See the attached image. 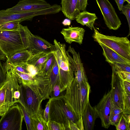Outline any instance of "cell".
<instances>
[{"label":"cell","instance_id":"cell-1","mask_svg":"<svg viewBox=\"0 0 130 130\" xmlns=\"http://www.w3.org/2000/svg\"><path fill=\"white\" fill-rule=\"evenodd\" d=\"M64 97L75 116L83 122L82 114L89 102L90 86L87 77H74L70 85L66 89Z\"/></svg>","mask_w":130,"mask_h":130},{"label":"cell","instance_id":"cell-2","mask_svg":"<svg viewBox=\"0 0 130 130\" xmlns=\"http://www.w3.org/2000/svg\"><path fill=\"white\" fill-rule=\"evenodd\" d=\"M50 99L48 121L63 124L66 130H69L71 122L76 124L79 130H84L83 122L79 120L70 109L64 95Z\"/></svg>","mask_w":130,"mask_h":130},{"label":"cell","instance_id":"cell-3","mask_svg":"<svg viewBox=\"0 0 130 130\" xmlns=\"http://www.w3.org/2000/svg\"><path fill=\"white\" fill-rule=\"evenodd\" d=\"M55 50L53 54L59 69L58 82L60 91L63 92L70 86L74 78V69L70 62L66 50V46L55 39Z\"/></svg>","mask_w":130,"mask_h":130},{"label":"cell","instance_id":"cell-4","mask_svg":"<svg viewBox=\"0 0 130 130\" xmlns=\"http://www.w3.org/2000/svg\"><path fill=\"white\" fill-rule=\"evenodd\" d=\"M25 26L20 24L17 30L0 31V49L7 58L17 52L27 50Z\"/></svg>","mask_w":130,"mask_h":130},{"label":"cell","instance_id":"cell-5","mask_svg":"<svg viewBox=\"0 0 130 130\" xmlns=\"http://www.w3.org/2000/svg\"><path fill=\"white\" fill-rule=\"evenodd\" d=\"M20 103L31 115L38 112L41 108V105L44 100L43 95L35 82L26 85L19 84Z\"/></svg>","mask_w":130,"mask_h":130},{"label":"cell","instance_id":"cell-6","mask_svg":"<svg viewBox=\"0 0 130 130\" xmlns=\"http://www.w3.org/2000/svg\"><path fill=\"white\" fill-rule=\"evenodd\" d=\"M6 72V79L0 88V104L10 107L20 102V85L12 70L9 69Z\"/></svg>","mask_w":130,"mask_h":130},{"label":"cell","instance_id":"cell-7","mask_svg":"<svg viewBox=\"0 0 130 130\" xmlns=\"http://www.w3.org/2000/svg\"><path fill=\"white\" fill-rule=\"evenodd\" d=\"M93 29L92 36L95 41L102 43L130 60V42L127 37L106 35L100 32L94 27Z\"/></svg>","mask_w":130,"mask_h":130},{"label":"cell","instance_id":"cell-8","mask_svg":"<svg viewBox=\"0 0 130 130\" xmlns=\"http://www.w3.org/2000/svg\"><path fill=\"white\" fill-rule=\"evenodd\" d=\"M23 119L18 104L10 107L0 119V130H21Z\"/></svg>","mask_w":130,"mask_h":130},{"label":"cell","instance_id":"cell-9","mask_svg":"<svg viewBox=\"0 0 130 130\" xmlns=\"http://www.w3.org/2000/svg\"><path fill=\"white\" fill-rule=\"evenodd\" d=\"M27 48L32 55L43 52L53 53L55 50L54 45L40 36L32 34L26 26L25 29Z\"/></svg>","mask_w":130,"mask_h":130},{"label":"cell","instance_id":"cell-10","mask_svg":"<svg viewBox=\"0 0 130 130\" xmlns=\"http://www.w3.org/2000/svg\"><path fill=\"white\" fill-rule=\"evenodd\" d=\"M103 17L105 23L110 29L117 30L122 24L114 8L108 0H96Z\"/></svg>","mask_w":130,"mask_h":130},{"label":"cell","instance_id":"cell-11","mask_svg":"<svg viewBox=\"0 0 130 130\" xmlns=\"http://www.w3.org/2000/svg\"><path fill=\"white\" fill-rule=\"evenodd\" d=\"M109 64L112 70L110 90L112 103L123 110L124 80L114 66L112 64Z\"/></svg>","mask_w":130,"mask_h":130},{"label":"cell","instance_id":"cell-12","mask_svg":"<svg viewBox=\"0 0 130 130\" xmlns=\"http://www.w3.org/2000/svg\"><path fill=\"white\" fill-rule=\"evenodd\" d=\"M112 102L110 90L103 95L98 104L94 107L101 119L102 127L108 128L110 126V116Z\"/></svg>","mask_w":130,"mask_h":130},{"label":"cell","instance_id":"cell-13","mask_svg":"<svg viewBox=\"0 0 130 130\" xmlns=\"http://www.w3.org/2000/svg\"><path fill=\"white\" fill-rule=\"evenodd\" d=\"M51 6L44 0H21L14 6L4 10L8 13H19L47 8Z\"/></svg>","mask_w":130,"mask_h":130},{"label":"cell","instance_id":"cell-14","mask_svg":"<svg viewBox=\"0 0 130 130\" xmlns=\"http://www.w3.org/2000/svg\"><path fill=\"white\" fill-rule=\"evenodd\" d=\"M85 29L79 27H69L63 28L60 32L66 41L69 44L75 42L81 44L82 42Z\"/></svg>","mask_w":130,"mask_h":130},{"label":"cell","instance_id":"cell-15","mask_svg":"<svg viewBox=\"0 0 130 130\" xmlns=\"http://www.w3.org/2000/svg\"><path fill=\"white\" fill-rule=\"evenodd\" d=\"M99 117L94 107L92 106L89 102L87 104L82 114V118L84 129H93L95 121Z\"/></svg>","mask_w":130,"mask_h":130},{"label":"cell","instance_id":"cell-16","mask_svg":"<svg viewBox=\"0 0 130 130\" xmlns=\"http://www.w3.org/2000/svg\"><path fill=\"white\" fill-rule=\"evenodd\" d=\"M32 56L31 54L27 50L17 52L8 57L3 65H24L27 63L28 61Z\"/></svg>","mask_w":130,"mask_h":130},{"label":"cell","instance_id":"cell-17","mask_svg":"<svg viewBox=\"0 0 130 130\" xmlns=\"http://www.w3.org/2000/svg\"><path fill=\"white\" fill-rule=\"evenodd\" d=\"M98 43L103 49V54L106 61L109 64L116 63L130 64V60L123 57L102 43Z\"/></svg>","mask_w":130,"mask_h":130},{"label":"cell","instance_id":"cell-18","mask_svg":"<svg viewBox=\"0 0 130 130\" xmlns=\"http://www.w3.org/2000/svg\"><path fill=\"white\" fill-rule=\"evenodd\" d=\"M78 0H61V10L64 16L71 20L75 19L80 12L77 7Z\"/></svg>","mask_w":130,"mask_h":130},{"label":"cell","instance_id":"cell-19","mask_svg":"<svg viewBox=\"0 0 130 130\" xmlns=\"http://www.w3.org/2000/svg\"><path fill=\"white\" fill-rule=\"evenodd\" d=\"M29 20L27 12L17 13H8L4 10H0V26L10 22L17 21L20 22Z\"/></svg>","mask_w":130,"mask_h":130},{"label":"cell","instance_id":"cell-20","mask_svg":"<svg viewBox=\"0 0 130 130\" xmlns=\"http://www.w3.org/2000/svg\"><path fill=\"white\" fill-rule=\"evenodd\" d=\"M53 53L42 52L32 55L27 63L34 66L40 72Z\"/></svg>","mask_w":130,"mask_h":130},{"label":"cell","instance_id":"cell-21","mask_svg":"<svg viewBox=\"0 0 130 130\" xmlns=\"http://www.w3.org/2000/svg\"><path fill=\"white\" fill-rule=\"evenodd\" d=\"M97 19L95 13H91L85 10L79 13L75 19L77 23L83 25H86L92 30L94 27L95 21Z\"/></svg>","mask_w":130,"mask_h":130},{"label":"cell","instance_id":"cell-22","mask_svg":"<svg viewBox=\"0 0 130 130\" xmlns=\"http://www.w3.org/2000/svg\"><path fill=\"white\" fill-rule=\"evenodd\" d=\"M42 108L37 113L31 115L33 130H49L48 122L44 119Z\"/></svg>","mask_w":130,"mask_h":130},{"label":"cell","instance_id":"cell-23","mask_svg":"<svg viewBox=\"0 0 130 130\" xmlns=\"http://www.w3.org/2000/svg\"><path fill=\"white\" fill-rule=\"evenodd\" d=\"M123 113V110L112 103L110 116V125L116 126L118 123Z\"/></svg>","mask_w":130,"mask_h":130},{"label":"cell","instance_id":"cell-24","mask_svg":"<svg viewBox=\"0 0 130 130\" xmlns=\"http://www.w3.org/2000/svg\"><path fill=\"white\" fill-rule=\"evenodd\" d=\"M117 130H130V115L122 113L120 121L115 126Z\"/></svg>","mask_w":130,"mask_h":130},{"label":"cell","instance_id":"cell-25","mask_svg":"<svg viewBox=\"0 0 130 130\" xmlns=\"http://www.w3.org/2000/svg\"><path fill=\"white\" fill-rule=\"evenodd\" d=\"M58 67L57 61L56 59L52 71L49 76L50 86V92L52 90L54 86L58 82Z\"/></svg>","mask_w":130,"mask_h":130},{"label":"cell","instance_id":"cell-26","mask_svg":"<svg viewBox=\"0 0 130 130\" xmlns=\"http://www.w3.org/2000/svg\"><path fill=\"white\" fill-rule=\"evenodd\" d=\"M55 60V56L53 54L46 62L41 72L49 76L52 71Z\"/></svg>","mask_w":130,"mask_h":130},{"label":"cell","instance_id":"cell-27","mask_svg":"<svg viewBox=\"0 0 130 130\" xmlns=\"http://www.w3.org/2000/svg\"><path fill=\"white\" fill-rule=\"evenodd\" d=\"M18 105L20 106L25 121L27 129L33 130L30 115L25 110L23 106L20 103Z\"/></svg>","mask_w":130,"mask_h":130},{"label":"cell","instance_id":"cell-28","mask_svg":"<svg viewBox=\"0 0 130 130\" xmlns=\"http://www.w3.org/2000/svg\"><path fill=\"white\" fill-rule=\"evenodd\" d=\"M20 22L17 21L6 23L0 26V31H12L17 30L20 27Z\"/></svg>","mask_w":130,"mask_h":130},{"label":"cell","instance_id":"cell-29","mask_svg":"<svg viewBox=\"0 0 130 130\" xmlns=\"http://www.w3.org/2000/svg\"><path fill=\"white\" fill-rule=\"evenodd\" d=\"M123 113L130 114V94L124 91L123 98Z\"/></svg>","mask_w":130,"mask_h":130},{"label":"cell","instance_id":"cell-30","mask_svg":"<svg viewBox=\"0 0 130 130\" xmlns=\"http://www.w3.org/2000/svg\"><path fill=\"white\" fill-rule=\"evenodd\" d=\"M47 122L49 130H66L63 124L50 120Z\"/></svg>","mask_w":130,"mask_h":130},{"label":"cell","instance_id":"cell-31","mask_svg":"<svg viewBox=\"0 0 130 130\" xmlns=\"http://www.w3.org/2000/svg\"><path fill=\"white\" fill-rule=\"evenodd\" d=\"M63 92L60 91L58 83H57L54 86L50 94V98H56L64 96V94Z\"/></svg>","mask_w":130,"mask_h":130},{"label":"cell","instance_id":"cell-32","mask_svg":"<svg viewBox=\"0 0 130 130\" xmlns=\"http://www.w3.org/2000/svg\"><path fill=\"white\" fill-rule=\"evenodd\" d=\"M121 11L127 19L130 30V4L128 3L125 5H123Z\"/></svg>","mask_w":130,"mask_h":130},{"label":"cell","instance_id":"cell-33","mask_svg":"<svg viewBox=\"0 0 130 130\" xmlns=\"http://www.w3.org/2000/svg\"><path fill=\"white\" fill-rule=\"evenodd\" d=\"M111 64L114 65L119 71H126L130 72V64L116 63Z\"/></svg>","mask_w":130,"mask_h":130},{"label":"cell","instance_id":"cell-34","mask_svg":"<svg viewBox=\"0 0 130 130\" xmlns=\"http://www.w3.org/2000/svg\"><path fill=\"white\" fill-rule=\"evenodd\" d=\"M0 59V88L4 84L6 78V72L2 66Z\"/></svg>","mask_w":130,"mask_h":130},{"label":"cell","instance_id":"cell-35","mask_svg":"<svg viewBox=\"0 0 130 130\" xmlns=\"http://www.w3.org/2000/svg\"><path fill=\"white\" fill-rule=\"evenodd\" d=\"M26 67L29 74L33 77L39 72H40L32 64L27 63Z\"/></svg>","mask_w":130,"mask_h":130},{"label":"cell","instance_id":"cell-36","mask_svg":"<svg viewBox=\"0 0 130 130\" xmlns=\"http://www.w3.org/2000/svg\"><path fill=\"white\" fill-rule=\"evenodd\" d=\"M87 4L88 0H78L77 7L80 11H85Z\"/></svg>","mask_w":130,"mask_h":130},{"label":"cell","instance_id":"cell-37","mask_svg":"<svg viewBox=\"0 0 130 130\" xmlns=\"http://www.w3.org/2000/svg\"><path fill=\"white\" fill-rule=\"evenodd\" d=\"M51 101L50 98L47 102L43 112V117L44 119L47 122L48 120V114L49 111L50 105Z\"/></svg>","mask_w":130,"mask_h":130},{"label":"cell","instance_id":"cell-38","mask_svg":"<svg viewBox=\"0 0 130 130\" xmlns=\"http://www.w3.org/2000/svg\"><path fill=\"white\" fill-rule=\"evenodd\" d=\"M117 71L124 80L130 82V72L126 71H119L118 70Z\"/></svg>","mask_w":130,"mask_h":130},{"label":"cell","instance_id":"cell-39","mask_svg":"<svg viewBox=\"0 0 130 130\" xmlns=\"http://www.w3.org/2000/svg\"><path fill=\"white\" fill-rule=\"evenodd\" d=\"M124 86L125 92L130 94V82L124 80Z\"/></svg>","mask_w":130,"mask_h":130},{"label":"cell","instance_id":"cell-40","mask_svg":"<svg viewBox=\"0 0 130 130\" xmlns=\"http://www.w3.org/2000/svg\"><path fill=\"white\" fill-rule=\"evenodd\" d=\"M10 107L7 106L0 104V116H2Z\"/></svg>","mask_w":130,"mask_h":130},{"label":"cell","instance_id":"cell-41","mask_svg":"<svg viewBox=\"0 0 130 130\" xmlns=\"http://www.w3.org/2000/svg\"><path fill=\"white\" fill-rule=\"evenodd\" d=\"M116 3L118 9L121 11L123 4L125 1V0H114Z\"/></svg>","mask_w":130,"mask_h":130},{"label":"cell","instance_id":"cell-42","mask_svg":"<svg viewBox=\"0 0 130 130\" xmlns=\"http://www.w3.org/2000/svg\"><path fill=\"white\" fill-rule=\"evenodd\" d=\"M62 23L64 26L70 25L71 24V20L68 19H66L62 22Z\"/></svg>","mask_w":130,"mask_h":130},{"label":"cell","instance_id":"cell-43","mask_svg":"<svg viewBox=\"0 0 130 130\" xmlns=\"http://www.w3.org/2000/svg\"><path fill=\"white\" fill-rule=\"evenodd\" d=\"M6 57L5 54L0 49V59L1 60H4Z\"/></svg>","mask_w":130,"mask_h":130},{"label":"cell","instance_id":"cell-44","mask_svg":"<svg viewBox=\"0 0 130 130\" xmlns=\"http://www.w3.org/2000/svg\"><path fill=\"white\" fill-rule=\"evenodd\" d=\"M125 1H126L128 3L130 4V0H125Z\"/></svg>","mask_w":130,"mask_h":130}]
</instances>
